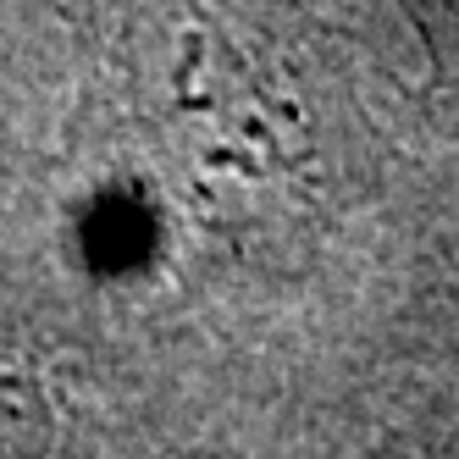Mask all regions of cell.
Here are the masks:
<instances>
[{
    "instance_id": "obj_1",
    "label": "cell",
    "mask_w": 459,
    "mask_h": 459,
    "mask_svg": "<svg viewBox=\"0 0 459 459\" xmlns=\"http://www.w3.org/2000/svg\"><path fill=\"white\" fill-rule=\"evenodd\" d=\"M420 6H426V17H432L437 39L459 50V0H420Z\"/></svg>"
}]
</instances>
